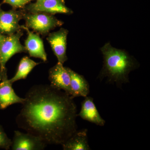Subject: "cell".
Wrapping results in <instances>:
<instances>
[{"label":"cell","mask_w":150,"mask_h":150,"mask_svg":"<svg viewBox=\"0 0 150 150\" xmlns=\"http://www.w3.org/2000/svg\"><path fill=\"white\" fill-rule=\"evenodd\" d=\"M12 143L11 140L7 137L2 128L0 126V148L9 149L11 146Z\"/></svg>","instance_id":"16"},{"label":"cell","mask_w":150,"mask_h":150,"mask_svg":"<svg viewBox=\"0 0 150 150\" xmlns=\"http://www.w3.org/2000/svg\"><path fill=\"white\" fill-rule=\"evenodd\" d=\"M68 33L67 29L61 28L58 31L48 34L46 38L58 62L63 64L68 60L67 46Z\"/></svg>","instance_id":"8"},{"label":"cell","mask_w":150,"mask_h":150,"mask_svg":"<svg viewBox=\"0 0 150 150\" xmlns=\"http://www.w3.org/2000/svg\"><path fill=\"white\" fill-rule=\"evenodd\" d=\"M0 81V109H6L15 103L23 104L25 98L20 97L15 92L12 86V83L8 79L6 74Z\"/></svg>","instance_id":"11"},{"label":"cell","mask_w":150,"mask_h":150,"mask_svg":"<svg viewBox=\"0 0 150 150\" xmlns=\"http://www.w3.org/2000/svg\"><path fill=\"white\" fill-rule=\"evenodd\" d=\"M88 130L82 129L76 131L70 139L62 145L64 150H89L87 137Z\"/></svg>","instance_id":"14"},{"label":"cell","mask_w":150,"mask_h":150,"mask_svg":"<svg viewBox=\"0 0 150 150\" xmlns=\"http://www.w3.org/2000/svg\"><path fill=\"white\" fill-rule=\"evenodd\" d=\"M24 98L16 121L26 133L47 145H62L77 131L76 105L67 93L50 85H37Z\"/></svg>","instance_id":"1"},{"label":"cell","mask_w":150,"mask_h":150,"mask_svg":"<svg viewBox=\"0 0 150 150\" xmlns=\"http://www.w3.org/2000/svg\"><path fill=\"white\" fill-rule=\"evenodd\" d=\"M21 28L27 33V38L25 41V47L30 57L38 58L43 62L47 61V54L45 51L43 40L38 34L29 30V28L24 25H21Z\"/></svg>","instance_id":"10"},{"label":"cell","mask_w":150,"mask_h":150,"mask_svg":"<svg viewBox=\"0 0 150 150\" xmlns=\"http://www.w3.org/2000/svg\"><path fill=\"white\" fill-rule=\"evenodd\" d=\"M6 38V36L5 35H3L1 33H0V45L2 43L3 41L4 40V39H5Z\"/></svg>","instance_id":"18"},{"label":"cell","mask_w":150,"mask_h":150,"mask_svg":"<svg viewBox=\"0 0 150 150\" xmlns=\"http://www.w3.org/2000/svg\"><path fill=\"white\" fill-rule=\"evenodd\" d=\"M33 0H3V3L8 4L13 8H23Z\"/></svg>","instance_id":"17"},{"label":"cell","mask_w":150,"mask_h":150,"mask_svg":"<svg viewBox=\"0 0 150 150\" xmlns=\"http://www.w3.org/2000/svg\"><path fill=\"white\" fill-rule=\"evenodd\" d=\"M41 1V0H36V1Z\"/></svg>","instance_id":"19"},{"label":"cell","mask_w":150,"mask_h":150,"mask_svg":"<svg viewBox=\"0 0 150 150\" xmlns=\"http://www.w3.org/2000/svg\"><path fill=\"white\" fill-rule=\"evenodd\" d=\"M48 79L50 85L54 88L63 90L71 96L70 76L67 67L58 62L54 67L49 70Z\"/></svg>","instance_id":"7"},{"label":"cell","mask_w":150,"mask_h":150,"mask_svg":"<svg viewBox=\"0 0 150 150\" xmlns=\"http://www.w3.org/2000/svg\"><path fill=\"white\" fill-rule=\"evenodd\" d=\"M29 13H44L49 14H71L72 11L65 5L64 0H41L26 6Z\"/></svg>","instance_id":"5"},{"label":"cell","mask_w":150,"mask_h":150,"mask_svg":"<svg viewBox=\"0 0 150 150\" xmlns=\"http://www.w3.org/2000/svg\"><path fill=\"white\" fill-rule=\"evenodd\" d=\"M23 35V33L20 30L15 33L6 36L0 45V80L6 74V65L8 60L16 54L27 51L20 42Z\"/></svg>","instance_id":"3"},{"label":"cell","mask_w":150,"mask_h":150,"mask_svg":"<svg viewBox=\"0 0 150 150\" xmlns=\"http://www.w3.org/2000/svg\"><path fill=\"white\" fill-rule=\"evenodd\" d=\"M23 18L26 27L42 35L47 34L50 30L62 26L64 23L52 15L44 13L24 14Z\"/></svg>","instance_id":"4"},{"label":"cell","mask_w":150,"mask_h":150,"mask_svg":"<svg viewBox=\"0 0 150 150\" xmlns=\"http://www.w3.org/2000/svg\"><path fill=\"white\" fill-rule=\"evenodd\" d=\"M1 11V9H0V11Z\"/></svg>","instance_id":"20"},{"label":"cell","mask_w":150,"mask_h":150,"mask_svg":"<svg viewBox=\"0 0 150 150\" xmlns=\"http://www.w3.org/2000/svg\"><path fill=\"white\" fill-rule=\"evenodd\" d=\"M39 64L40 63L34 62L27 56L23 57L20 62L15 75L9 79L10 81L13 84L16 81L26 79L29 73Z\"/></svg>","instance_id":"15"},{"label":"cell","mask_w":150,"mask_h":150,"mask_svg":"<svg viewBox=\"0 0 150 150\" xmlns=\"http://www.w3.org/2000/svg\"><path fill=\"white\" fill-rule=\"evenodd\" d=\"M78 115L83 120L97 126H104L105 121L100 116L93 98L86 96L81 103V107Z\"/></svg>","instance_id":"12"},{"label":"cell","mask_w":150,"mask_h":150,"mask_svg":"<svg viewBox=\"0 0 150 150\" xmlns=\"http://www.w3.org/2000/svg\"><path fill=\"white\" fill-rule=\"evenodd\" d=\"M70 76L71 96L72 98L77 97L88 96L90 92L88 82L83 76L67 67Z\"/></svg>","instance_id":"13"},{"label":"cell","mask_w":150,"mask_h":150,"mask_svg":"<svg viewBox=\"0 0 150 150\" xmlns=\"http://www.w3.org/2000/svg\"><path fill=\"white\" fill-rule=\"evenodd\" d=\"M12 142L13 150H42L47 146L38 137L19 131H14Z\"/></svg>","instance_id":"6"},{"label":"cell","mask_w":150,"mask_h":150,"mask_svg":"<svg viewBox=\"0 0 150 150\" xmlns=\"http://www.w3.org/2000/svg\"><path fill=\"white\" fill-rule=\"evenodd\" d=\"M23 13L14 9L12 10L0 11V33L8 35L15 33L21 29L20 21L23 18Z\"/></svg>","instance_id":"9"},{"label":"cell","mask_w":150,"mask_h":150,"mask_svg":"<svg viewBox=\"0 0 150 150\" xmlns=\"http://www.w3.org/2000/svg\"><path fill=\"white\" fill-rule=\"evenodd\" d=\"M103 67L98 78H107L108 83H115L118 87L129 83V74L139 67L138 62L126 51L113 48L109 43L101 48Z\"/></svg>","instance_id":"2"}]
</instances>
